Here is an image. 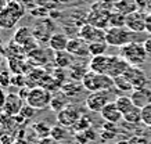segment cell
<instances>
[{
  "label": "cell",
  "mask_w": 151,
  "mask_h": 144,
  "mask_svg": "<svg viewBox=\"0 0 151 144\" xmlns=\"http://www.w3.org/2000/svg\"><path fill=\"white\" fill-rule=\"evenodd\" d=\"M58 3H65V4H68V3H73V1H78V0H57Z\"/></svg>",
  "instance_id": "cell-49"
},
{
  "label": "cell",
  "mask_w": 151,
  "mask_h": 144,
  "mask_svg": "<svg viewBox=\"0 0 151 144\" xmlns=\"http://www.w3.org/2000/svg\"><path fill=\"white\" fill-rule=\"evenodd\" d=\"M67 51H68L71 56L81 57V58H85V57L90 56V53H89V43L79 36L69 39L68 46H67Z\"/></svg>",
  "instance_id": "cell-11"
},
{
  "label": "cell",
  "mask_w": 151,
  "mask_h": 144,
  "mask_svg": "<svg viewBox=\"0 0 151 144\" xmlns=\"http://www.w3.org/2000/svg\"><path fill=\"white\" fill-rule=\"evenodd\" d=\"M68 105H69L68 97H67L64 93H60V92H57V93L53 96V98H51L50 108L53 110V111H55V112L63 111V110H64V108H67Z\"/></svg>",
  "instance_id": "cell-23"
},
{
  "label": "cell",
  "mask_w": 151,
  "mask_h": 144,
  "mask_svg": "<svg viewBox=\"0 0 151 144\" xmlns=\"http://www.w3.org/2000/svg\"><path fill=\"white\" fill-rule=\"evenodd\" d=\"M116 144H130L129 141H125V140H122V141H118Z\"/></svg>",
  "instance_id": "cell-52"
},
{
  "label": "cell",
  "mask_w": 151,
  "mask_h": 144,
  "mask_svg": "<svg viewBox=\"0 0 151 144\" xmlns=\"http://www.w3.org/2000/svg\"><path fill=\"white\" fill-rule=\"evenodd\" d=\"M3 136H4V135H3V129H0V139H1Z\"/></svg>",
  "instance_id": "cell-53"
},
{
  "label": "cell",
  "mask_w": 151,
  "mask_h": 144,
  "mask_svg": "<svg viewBox=\"0 0 151 144\" xmlns=\"http://www.w3.org/2000/svg\"><path fill=\"white\" fill-rule=\"evenodd\" d=\"M18 22L19 18H17L7 7L0 13V29H13Z\"/></svg>",
  "instance_id": "cell-22"
},
{
  "label": "cell",
  "mask_w": 151,
  "mask_h": 144,
  "mask_svg": "<svg viewBox=\"0 0 151 144\" xmlns=\"http://www.w3.org/2000/svg\"><path fill=\"white\" fill-rule=\"evenodd\" d=\"M51 98H53L51 92H49L47 89L42 87V86H37V87H32L29 90L25 102L28 105L33 107L36 111H43L46 108H50Z\"/></svg>",
  "instance_id": "cell-4"
},
{
  "label": "cell",
  "mask_w": 151,
  "mask_h": 144,
  "mask_svg": "<svg viewBox=\"0 0 151 144\" xmlns=\"http://www.w3.org/2000/svg\"><path fill=\"white\" fill-rule=\"evenodd\" d=\"M83 87L86 89L87 92H112L116 90L115 89L114 79L104 74H97L93 71H87V74L83 76L82 79Z\"/></svg>",
  "instance_id": "cell-1"
},
{
  "label": "cell",
  "mask_w": 151,
  "mask_h": 144,
  "mask_svg": "<svg viewBox=\"0 0 151 144\" xmlns=\"http://www.w3.org/2000/svg\"><path fill=\"white\" fill-rule=\"evenodd\" d=\"M32 130L35 132V135L39 137V139H45V137H49L51 132V128L47 125L45 121L36 122L32 125Z\"/></svg>",
  "instance_id": "cell-31"
},
{
  "label": "cell",
  "mask_w": 151,
  "mask_h": 144,
  "mask_svg": "<svg viewBox=\"0 0 151 144\" xmlns=\"http://www.w3.org/2000/svg\"><path fill=\"white\" fill-rule=\"evenodd\" d=\"M11 85L17 87H25L27 86V75H13L11 78Z\"/></svg>",
  "instance_id": "cell-39"
},
{
  "label": "cell",
  "mask_w": 151,
  "mask_h": 144,
  "mask_svg": "<svg viewBox=\"0 0 151 144\" xmlns=\"http://www.w3.org/2000/svg\"><path fill=\"white\" fill-rule=\"evenodd\" d=\"M114 83H115V89H116V90H119L121 93H132L133 90H134V89H133V86H132V83H130V82L125 78L124 75L114 78Z\"/></svg>",
  "instance_id": "cell-28"
},
{
  "label": "cell",
  "mask_w": 151,
  "mask_h": 144,
  "mask_svg": "<svg viewBox=\"0 0 151 144\" xmlns=\"http://www.w3.org/2000/svg\"><path fill=\"white\" fill-rule=\"evenodd\" d=\"M68 42H69V37L63 32H54L53 35L50 36L49 39V47L51 50L57 53V51H65L67 50V46H68Z\"/></svg>",
  "instance_id": "cell-18"
},
{
  "label": "cell",
  "mask_w": 151,
  "mask_h": 144,
  "mask_svg": "<svg viewBox=\"0 0 151 144\" xmlns=\"http://www.w3.org/2000/svg\"><path fill=\"white\" fill-rule=\"evenodd\" d=\"M11 78H13V75H11L10 69H1L0 68V87L11 86Z\"/></svg>",
  "instance_id": "cell-37"
},
{
  "label": "cell",
  "mask_w": 151,
  "mask_h": 144,
  "mask_svg": "<svg viewBox=\"0 0 151 144\" xmlns=\"http://www.w3.org/2000/svg\"><path fill=\"white\" fill-rule=\"evenodd\" d=\"M4 47H3V40H1V39H0V53H3V54H4Z\"/></svg>",
  "instance_id": "cell-50"
},
{
  "label": "cell",
  "mask_w": 151,
  "mask_h": 144,
  "mask_svg": "<svg viewBox=\"0 0 151 144\" xmlns=\"http://www.w3.org/2000/svg\"><path fill=\"white\" fill-rule=\"evenodd\" d=\"M90 128H92V119H90L87 115H82L79 118V121L75 123L72 130L75 133H79V132H85V130L90 129Z\"/></svg>",
  "instance_id": "cell-34"
},
{
  "label": "cell",
  "mask_w": 151,
  "mask_h": 144,
  "mask_svg": "<svg viewBox=\"0 0 151 144\" xmlns=\"http://www.w3.org/2000/svg\"><path fill=\"white\" fill-rule=\"evenodd\" d=\"M130 98H132L133 104L139 108H144L151 104V90L148 87H142V89H134L130 93Z\"/></svg>",
  "instance_id": "cell-15"
},
{
  "label": "cell",
  "mask_w": 151,
  "mask_h": 144,
  "mask_svg": "<svg viewBox=\"0 0 151 144\" xmlns=\"http://www.w3.org/2000/svg\"><path fill=\"white\" fill-rule=\"evenodd\" d=\"M100 115L103 116V119L105 122H111V123H119L124 119V114L119 111V108L116 107L115 101H111L110 104H107L103 110H101Z\"/></svg>",
  "instance_id": "cell-13"
},
{
  "label": "cell",
  "mask_w": 151,
  "mask_h": 144,
  "mask_svg": "<svg viewBox=\"0 0 151 144\" xmlns=\"http://www.w3.org/2000/svg\"><path fill=\"white\" fill-rule=\"evenodd\" d=\"M78 36L82 37L87 43H96V42H105V29L97 28L90 24H83L78 29Z\"/></svg>",
  "instance_id": "cell-8"
},
{
  "label": "cell",
  "mask_w": 151,
  "mask_h": 144,
  "mask_svg": "<svg viewBox=\"0 0 151 144\" xmlns=\"http://www.w3.org/2000/svg\"><path fill=\"white\" fill-rule=\"evenodd\" d=\"M7 4H9V0H0V13L4 11L6 7H7Z\"/></svg>",
  "instance_id": "cell-46"
},
{
  "label": "cell",
  "mask_w": 151,
  "mask_h": 144,
  "mask_svg": "<svg viewBox=\"0 0 151 144\" xmlns=\"http://www.w3.org/2000/svg\"><path fill=\"white\" fill-rule=\"evenodd\" d=\"M146 32L151 35V13L146 17Z\"/></svg>",
  "instance_id": "cell-43"
},
{
  "label": "cell",
  "mask_w": 151,
  "mask_h": 144,
  "mask_svg": "<svg viewBox=\"0 0 151 144\" xmlns=\"http://www.w3.org/2000/svg\"><path fill=\"white\" fill-rule=\"evenodd\" d=\"M115 104H116V107L119 108V111L122 114H126L129 110H132L134 107L130 96H118L115 98Z\"/></svg>",
  "instance_id": "cell-29"
},
{
  "label": "cell",
  "mask_w": 151,
  "mask_h": 144,
  "mask_svg": "<svg viewBox=\"0 0 151 144\" xmlns=\"http://www.w3.org/2000/svg\"><path fill=\"white\" fill-rule=\"evenodd\" d=\"M75 139L78 140V143H81V144H87V143H90V141H93V140L96 139V135L93 133L92 128H90V129L85 130V132L75 133Z\"/></svg>",
  "instance_id": "cell-36"
},
{
  "label": "cell",
  "mask_w": 151,
  "mask_h": 144,
  "mask_svg": "<svg viewBox=\"0 0 151 144\" xmlns=\"http://www.w3.org/2000/svg\"><path fill=\"white\" fill-rule=\"evenodd\" d=\"M7 9L13 13L17 18H22L24 15H25V11H27V9H25V4H24L21 0H9V4H7Z\"/></svg>",
  "instance_id": "cell-27"
},
{
  "label": "cell",
  "mask_w": 151,
  "mask_h": 144,
  "mask_svg": "<svg viewBox=\"0 0 151 144\" xmlns=\"http://www.w3.org/2000/svg\"><path fill=\"white\" fill-rule=\"evenodd\" d=\"M143 44H144V47H146L147 53H148V54H151V35L147 37L144 42H143Z\"/></svg>",
  "instance_id": "cell-44"
},
{
  "label": "cell",
  "mask_w": 151,
  "mask_h": 144,
  "mask_svg": "<svg viewBox=\"0 0 151 144\" xmlns=\"http://www.w3.org/2000/svg\"><path fill=\"white\" fill-rule=\"evenodd\" d=\"M83 114H81V111L78 110V107H75L72 104H69L67 108H64L63 111L57 112V122L58 125L64 126L67 129H72L75 123L79 121V118Z\"/></svg>",
  "instance_id": "cell-7"
},
{
  "label": "cell",
  "mask_w": 151,
  "mask_h": 144,
  "mask_svg": "<svg viewBox=\"0 0 151 144\" xmlns=\"http://www.w3.org/2000/svg\"><path fill=\"white\" fill-rule=\"evenodd\" d=\"M114 10L128 15L137 10V4H136V1H132V0H119L114 4Z\"/></svg>",
  "instance_id": "cell-25"
},
{
  "label": "cell",
  "mask_w": 151,
  "mask_h": 144,
  "mask_svg": "<svg viewBox=\"0 0 151 144\" xmlns=\"http://www.w3.org/2000/svg\"><path fill=\"white\" fill-rule=\"evenodd\" d=\"M13 144H28V143H27V141H25L24 139H15Z\"/></svg>",
  "instance_id": "cell-48"
},
{
  "label": "cell",
  "mask_w": 151,
  "mask_h": 144,
  "mask_svg": "<svg viewBox=\"0 0 151 144\" xmlns=\"http://www.w3.org/2000/svg\"><path fill=\"white\" fill-rule=\"evenodd\" d=\"M82 82H76V80H71V82H65L61 86V93H64L68 98H75L82 93L83 90Z\"/></svg>",
  "instance_id": "cell-20"
},
{
  "label": "cell",
  "mask_w": 151,
  "mask_h": 144,
  "mask_svg": "<svg viewBox=\"0 0 151 144\" xmlns=\"http://www.w3.org/2000/svg\"><path fill=\"white\" fill-rule=\"evenodd\" d=\"M87 71L85 68V65L82 64H73L71 68H69V76L72 80H76V82H82L83 76L87 74Z\"/></svg>",
  "instance_id": "cell-32"
},
{
  "label": "cell",
  "mask_w": 151,
  "mask_h": 144,
  "mask_svg": "<svg viewBox=\"0 0 151 144\" xmlns=\"http://www.w3.org/2000/svg\"><path fill=\"white\" fill-rule=\"evenodd\" d=\"M27 60L29 61V64L33 67H45L49 64V56H47V51L43 49H36L35 51H32L29 56L27 57Z\"/></svg>",
  "instance_id": "cell-19"
},
{
  "label": "cell",
  "mask_w": 151,
  "mask_h": 144,
  "mask_svg": "<svg viewBox=\"0 0 151 144\" xmlns=\"http://www.w3.org/2000/svg\"><path fill=\"white\" fill-rule=\"evenodd\" d=\"M130 65L122 58L121 56H111V61H110V68H108V76H111L112 79L116 76L124 75Z\"/></svg>",
  "instance_id": "cell-14"
},
{
  "label": "cell",
  "mask_w": 151,
  "mask_h": 144,
  "mask_svg": "<svg viewBox=\"0 0 151 144\" xmlns=\"http://www.w3.org/2000/svg\"><path fill=\"white\" fill-rule=\"evenodd\" d=\"M3 56H4V54L0 53V67H1V64H3Z\"/></svg>",
  "instance_id": "cell-51"
},
{
  "label": "cell",
  "mask_w": 151,
  "mask_h": 144,
  "mask_svg": "<svg viewBox=\"0 0 151 144\" xmlns=\"http://www.w3.org/2000/svg\"><path fill=\"white\" fill-rule=\"evenodd\" d=\"M142 122L146 126L151 128V104L142 110Z\"/></svg>",
  "instance_id": "cell-40"
},
{
  "label": "cell",
  "mask_w": 151,
  "mask_h": 144,
  "mask_svg": "<svg viewBox=\"0 0 151 144\" xmlns=\"http://www.w3.org/2000/svg\"><path fill=\"white\" fill-rule=\"evenodd\" d=\"M6 97H7V94L3 92V89L0 87V110L3 111V107H4V102H6Z\"/></svg>",
  "instance_id": "cell-42"
},
{
  "label": "cell",
  "mask_w": 151,
  "mask_h": 144,
  "mask_svg": "<svg viewBox=\"0 0 151 144\" xmlns=\"http://www.w3.org/2000/svg\"><path fill=\"white\" fill-rule=\"evenodd\" d=\"M124 76L132 83L133 89H142V87H147L148 79H147V75L143 72L139 67H129L128 71L124 74Z\"/></svg>",
  "instance_id": "cell-10"
},
{
  "label": "cell",
  "mask_w": 151,
  "mask_h": 144,
  "mask_svg": "<svg viewBox=\"0 0 151 144\" xmlns=\"http://www.w3.org/2000/svg\"><path fill=\"white\" fill-rule=\"evenodd\" d=\"M112 10H114L112 6L97 1L92 6L90 11L86 14V22L101 29L108 28V21H110V15L112 13Z\"/></svg>",
  "instance_id": "cell-3"
},
{
  "label": "cell",
  "mask_w": 151,
  "mask_h": 144,
  "mask_svg": "<svg viewBox=\"0 0 151 144\" xmlns=\"http://www.w3.org/2000/svg\"><path fill=\"white\" fill-rule=\"evenodd\" d=\"M37 144H60V143L57 140L53 139L51 136H49V137H45V139H39Z\"/></svg>",
  "instance_id": "cell-41"
},
{
  "label": "cell",
  "mask_w": 151,
  "mask_h": 144,
  "mask_svg": "<svg viewBox=\"0 0 151 144\" xmlns=\"http://www.w3.org/2000/svg\"><path fill=\"white\" fill-rule=\"evenodd\" d=\"M110 61H111V56H96L92 57L89 61V69L97 74H108V68H110Z\"/></svg>",
  "instance_id": "cell-16"
},
{
  "label": "cell",
  "mask_w": 151,
  "mask_h": 144,
  "mask_svg": "<svg viewBox=\"0 0 151 144\" xmlns=\"http://www.w3.org/2000/svg\"><path fill=\"white\" fill-rule=\"evenodd\" d=\"M111 101H115L112 100V96H111V92H93L86 97V108L92 112H99L100 114L101 110L110 104Z\"/></svg>",
  "instance_id": "cell-6"
},
{
  "label": "cell",
  "mask_w": 151,
  "mask_h": 144,
  "mask_svg": "<svg viewBox=\"0 0 151 144\" xmlns=\"http://www.w3.org/2000/svg\"><path fill=\"white\" fill-rule=\"evenodd\" d=\"M99 1H101V3H104V4H108V6H112V7H114V4L116 3V1H119V0H99Z\"/></svg>",
  "instance_id": "cell-47"
},
{
  "label": "cell",
  "mask_w": 151,
  "mask_h": 144,
  "mask_svg": "<svg viewBox=\"0 0 151 144\" xmlns=\"http://www.w3.org/2000/svg\"><path fill=\"white\" fill-rule=\"evenodd\" d=\"M119 56L122 57L129 65L132 67H140L147 61L148 53H147L144 44L140 42H130L126 46L119 49Z\"/></svg>",
  "instance_id": "cell-2"
},
{
  "label": "cell",
  "mask_w": 151,
  "mask_h": 144,
  "mask_svg": "<svg viewBox=\"0 0 151 144\" xmlns=\"http://www.w3.org/2000/svg\"><path fill=\"white\" fill-rule=\"evenodd\" d=\"M50 136L53 137L54 140L57 141H63V140L67 139V136H68V132H67V128L61 125H57V126H51V132H50Z\"/></svg>",
  "instance_id": "cell-35"
},
{
  "label": "cell",
  "mask_w": 151,
  "mask_h": 144,
  "mask_svg": "<svg viewBox=\"0 0 151 144\" xmlns=\"http://www.w3.org/2000/svg\"><path fill=\"white\" fill-rule=\"evenodd\" d=\"M54 64L57 68H61V69H64V68H71L73 65V56H71L68 51H57L54 54Z\"/></svg>",
  "instance_id": "cell-21"
},
{
  "label": "cell",
  "mask_w": 151,
  "mask_h": 144,
  "mask_svg": "<svg viewBox=\"0 0 151 144\" xmlns=\"http://www.w3.org/2000/svg\"><path fill=\"white\" fill-rule=\"evenodd\" d=\"M115 135H116V133H114V132H108V130H104V132L101 133V137H103V139H114Z\"/></svg>",
  "instance_id": "cell-45"
},
{
  "label": "cell",
  "mask_w": 151,
  "mask_h": 144,
  "mask_svg": "<svg viewBox=\"0 0 151 144\" xmlns=\"http://www.w3.org/2000/svg\"><path fill=\"white\" fill-rule=\"evenodd\" d=\"M33 65L29 64L27 58H18V57H13L9 58V69L13 75H27Z\"/></svg>",
  "instance_id": "cell-17"
},
{
  "label": "cell",
  "mask_w": 151,
  "mask_h": 144,
  "mask_svg": "<svg viewBox=\"0 0 151 144\" xmlns=\"http://www.w3.org/2000/svg\"><path fill=\"white\" fill-rule=\"evenodd\" d=\"M36 114V110L33 107H31V105H28L27 102L24 104L22 110H21V112H19V115L22 116L24 119H27V121H29L31 118H33V115Z\"/></svg>",
  "instance_id": "cell-38"
},
{
  "label": "cell",
  "mask_w": 151,
  "mask_h": 144,
  "mask_svg": "<svg viewBox=\"0 0 151 144\" xmlns=\"http://www.w3.org/2000/svg\"><path fill=\"white\" fill-rule=\"evenodd\" d=\"M108 43L107 42H96V43H89V53L92 57L96 56H103L107 51Z\"/></svg>",
  "instance_id": "cell-33"
},
{
  "label": "cell",
  "mask_w": 151,
  "mask_h": 144,
  "mask_svg": "<svg viewBox=\"0 0 151 144\" xmlns=\"http://www.w3.org/2000/svg\"><path fill=\"white\" fill-rule=\"evenodd\" d=\"M126 25V15L112 10L110 15V21H108V28H122Z\"/></svg>",
  "instance_id": "cell-26"
},
{
  "label": "cell",
  "mask_w": 151,
  "mask_h": 144,
  "mask_svg": "<svg viewBox=\"0 0 151 144\" xmlns=\"http://www.w3.org/2000/svg\"><path fill=\"white\" fill-rule=\"evenodd\" d=\"M133 35L134 33L132 31H129L126 27L122 28H108L105 29V42L108 43V46L114 47H124L129 44L133 40Z\"/></svg>",
  "instance_id": "cell-5"
},
{
  "label": "cell",
  "mask_w": 151,
  "mask_h": 144,
  "mask_svg": "<svg viewBox=\"0 0 151 144\" xmlns=\"http://www.w3.org/2000/svg\"><path fill=\"white\" fill-rule=\"evenodd\" d=\"M31 39H33V32L32 29H29L28 27H21L17 29V32L14 33L13 40L15 43H18L21 46H24L27 42H29Z\"/></svg>",
  "instance_id": "cell-24"
},
{
  "label": "cell",
  "mask_w": 151,
  "mask_h": 144,
  "mask_svg": "<svg viewBox=\"0 0 151 144\" xmlns=\"http://www.w3.org/2000/svg\"><path fill=\"white\" fill-rule=\"evenodd\" d=\"M24 107V100L18 93H9L6 97L3 112L10 116H17Z\"/></svg>",
  "instance_id": "cell-12"
},
{
  "label": "cell",
  "mask_w": 151,
  "mask_h": 144,
  "mask_svg": "<svg viewBox=\"0 0 151 144\" xmlns=\"http://www.w3.org/2000/svg\"><path fill=\"white\" fill-rule=\"evenodd\" d=\"M124 121L128 122V123H132V125L142 122V108L134 105L132 110H129L126 114H124Z\"/></svg>",
  "instance_id": "cell-30"
},
{
  "label": "cell",
  "mask_w": 151,
  "mask_h": 144,
  "mask_svg": "<svg viewBox=\"0 0 151 144\" xmlns=\"http://www.w3.org/2000/svg\"><path fill=\"white\" fill-rule=\"evenodd\" d=\"M146 17L142 10H136L130 14L126 15V28L132 31L133 33H143L146 32Z\"/></svg>",
  "instance_id": "cell-9"
}]
</instances>
